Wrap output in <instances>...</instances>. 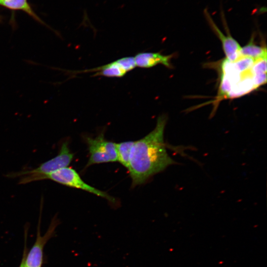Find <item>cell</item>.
I'll list each match as a JSON object with an SVG mask.
<instances>
[{"mask_svg":"<svg viewBox=\"0 0 267 267\" xmlns=\"http://www.w3.org/2000/svg\"><path fill=\"white\" fill-rule=\"evenodd\" d=\"M167 121L166 116H160L154 130L134 141L128 168L132 187L144 183L153 175L176 163L168 154L164 140Z\"/></svg>","mask_w":267,"mask_h":267,"instance_id":"cell-1","label":"cell"},{"mask_svg":"<svg viewBox=\"0 0 267 267\" xmlns=\"http://www.w3.org/2000/svg\"><path fill=\"white\" fill-rule=\"evenodd\" d=\"M267 57L255 59L240 54L222 65L220 92L222 97L242 96L266 83Z\"/></svg>","mask_w":267,"mask_h":267,"instance_id":"cell-2","label":"cell"},{"mask_svg":"<svg viewBox=\"0 0 267 267\" xmlns=\"http://www.w3.org/2000/svg\"><path fill=\"white\" fill-rule=\"evenodd\" d=\"M74 154L69 147L68 140L62 144L58 154L34 169L11 173L7 177H20L19 183L26 184L32 181L44 180L46 176L58 169L68 167L73 160Z\"/></svg>","mask_w":267,"mask_h":267,"instance_id":"cell-3","label":"cell"},{"mask_svg":"<svg viewBox=\"0 0 267 267\" xmlns=\"http://www.w3.org/2000/svg\"><path fill=\"white\" fill-rule=\"evenodd\" d=\"M48 179L58 183L82 189L107 200L116 204V199L105 192L100 190L86 183L79 174L73 169L68 167L58 169L46 176L44 179Z\"/></svg>","mask_w":267,"mask_h":267,"instance_id":"cell-4","label":"cell"},{"mask_svg":"<svg viewBox=\"0 0 267 267\" xmlns=\"http://www.w3.org/2000/svg\"><path fill=\"white\" fill-rule=\"evenodd\" d=\"M89 154L86 168L92 165L117 161L116 143L106 139L104 133L92 138L85 137Z\"/></svg>","mask_w":267,"mask_h":267,"instance_id":"cell-5","label":"cell"},{"mask_svg":"<svg viewBox=\"0 0 267 267\" xmlns=\"http://www.w3.org/2000/svg\"><path fill=\"white\" fill-rule=\"evenodd\" d=\"M204 14L209 26L222 43L226 59L230 61L235 60L240 54L241 46L230 34L222 10L221 14L223 26L225 28L226 35L219 29L207 8L204 10Z\"/></svg>","mask_w":267,"mask_h":267,"instance_id":"cell-6","label":"cell"},{"mask_svg":"<svg viewBox=\"0 0 267 267\" xmlns=\"http://www.w3.org/2000/svg\"><path fill=\"white\" fill-rule=\"evenodd\" d=\"M40 219L36 241L29 253L26 255L25 265L26 267H41L43 261V250L47 241L53 235L58 222V220L53 219L49 227L43 236L40 234Z\"/></svg>","mask_w":267,"mask_h":267,"instance_id":"cell-7","label":"cell"},{"mask_svg":"<svg viewBox=\"0 0 267 267\" xmlns=\"http://www.w3.org/2000/svg\"><path fill=\"white\" fill-rule=\"evenodd\" d=\"M136 67L134 57H124L111 63L83 72H94L93 76L120 78Z\"/></svg>","mask_w":267,"mask_h":267,"instance_id":"cell-8","label":"cell"},{"mask_svg":"<svg viewBox=\"0 0 267 267\" xmlns=\"http://www.w3.org/2000/svg\"><path fill=\"white\" fill-rule=\"evenodd\" d=\"M173 55H165L159 52H143L138 53L134 57L136 66L140 68H151L162 64L171 68V59Z\"/></svg>","mask_w":267,"mask_h":267,"instance_id":"cell-9","label":"cell"},{"mask_svg":"<svg viewBox=\"0 0 267 267\" xmlns=\"http://www.w3.org/2000/svg\"><path fill=\"white\" fill-rule=\"evenodd\" d=\"M134 141H127L116 143V150L118 161L123 166L128 168L130 158Z\"/></svg>","mask_w":267,"mask_h":267,"instance_id":"cell-10","label":"cell"},{"mask_svg":"<svg viewBox=\"0 0 267 267\" xmlns=\"http://www.w3.org/2000/svg\"><path fill=\"white\" fill-rule=\"evenodd\" d=\"M240 54L255 59L265 58L267 57V49L266 47L254 44L253 37H252L247 44L241 47Z\"/></svg>","mask_w":267,"mask_h":267,"instance_id":"cell-11","label":"cell"},{"mask_svg":"<svg viewBox=\"0 0 267 267\" xmlns=\"http://www.w3.org/2000/svg\"><path fill=\"white\" fill-rule=\"evenodd\" d=\"M0 5L13 10H21L34 18L40 20L27 2V0H0Z\"/></svg>","mask_w":267,"mask_h":267,"instance_id":"cell-12","label":"cell"},{"mask_svg":"<svg viewBox=\"0 0 267 267\" xmlns=\"http://www.w3.org/2000/svg\"><path fill=\"white\" fill-rule=\"evenodd\" d=\"M26 248L25 247V249H24L23 257H22V261H21V264H20L19 267H26V265H25V259H26V250L25 251Z\"/></svg>","mask_w":267,"mask_h":267,"instance_id":"cell-13","label":"cell"}]
</instances>
